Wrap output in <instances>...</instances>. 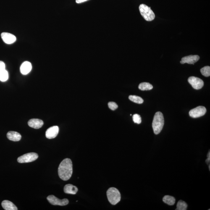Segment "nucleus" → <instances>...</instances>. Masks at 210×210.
Wrapping results in <instances>:
<instances>
[{"mask_svg":"<svg viewBox=\"0 0 210 210\" xmlns=\"http://www.w3.org/2000/svg\"><path fill=\"white\" fill-rule=\"evenodd\" d=\"M73 169L72 161L69 158H66L61 162L58 168V174L61 179L67 181L71 177Z\"/></svg>","mask_w":210,"mask_h":210,"instance_id":"f257e3e1","label":"nucleus"},{"mask_svg":"<svg viewBox=\"0 0 210 210\" xmlns=\"http://www.w3.org/2000/svg\"><path fill=\"white\" fill-rule=\"evenodd\" d=\"M164 125V115L160 112H156L153 118L152 127L155 134L160 133Z\"/></svg>","mask_w":210,"mask_h":210,"instance_id":"f03ea898","label":"nucleus"},{"mask_svg":"<svg viewBox=\"0 0 210 210\" xmlns=\"http://www.w3.org/2000/svg\"><path fill=\"white\" fill-rule=\"evenodd\" d=\"M107 195L108 200L111 204L115 205L120 201V192L115 188L112 187L108 189L107 192Z\"/></svg>","mask_w":210,"mask_h":210,"instance_id":"7ed1b4c3","label":"nucleus"},{"mask_svg":"<svg viewBox=\"0 0 210 210\" xmlns=\"http://www.w3.org/2000/svg\"><path fill=\"white\" fill-rule=\"evenodd\" d=\"M140 12L144 18L147 21H151L154 20L155 17V14L151 10V7L144 4H140L139 7Z\"/></svg>","mask_w":210,"mask_h":210,"instance_id":"20e7f679","label":"nucleus"},{"mask_svg":"<svg viewBox=\"0 0 210 210\" xmlns=\"http://www.w3.org/2000/svg\"><path fill=\"white\" fill-rule=\"evenodd\" d=\"M38 158V155L35 153H29L20 156L17 159L19 163H25L34 161Z\"/></svg>","mask_w":210,"mask_h":210,"instance_id":"39448f33","label":"nucleus"},{"mask_svg":"<svg viewBox=\"0 0 210 210\" xmlns=\"http://www.w3.org/2000/svg\"><path fill=\"white\" fill-rule=\"evenodd\" d=\"M206 111V109L205 107L199 106L191 110L189 112V115L192 118H199L204 115Z\"/></svg>","mask_w":210,"mask_h":210,"instance_id":"423d86ee","label":"nucleus"},{"mask_svg":"<svg viewBox=\"0 0 210 210\" xmlns=\"http://www.w3.org/2000/svg\"><path fill=\"white\" fill-rule=\"evenodd\" d=\"M47 199L51 204L55 206L56 205L60 206H66L68 204L69 202L68 200L66 198L62 200L60 199L53 195H49L47 197Z\"/></svg>","mask_w":210,"mask_h":210,"instance_id":"0eeeda50","label":"nucleus"},{"mask_svg":"<svg viewBox=\"0 0 210 210\" xmlns=\"http://www.w3.org/2000/svg\"><path fill=\"white\" fill-rule=\"evenodd\" d=\"M188 81L192 85L194 89L196 90H199L201 89L204 85L203 80L201 79L194 76L189 77Z\"/></svg>","mask_w":210,"mask_h":210,"instance_id":"6e6552de","label":"nucleus"},{"mask_svg":"<svg viewBox=\"0 0 210 210\" xmlns=\"http://www.w3.org/2000/svg\"><path fill=\"white\" fill-rule=\"evenodd\" d=\"M1 37L3 41L7 44H12L17 40L15 35L8 32H3L1 34Z\"/></svg>","mask_w":210,"mask_h":210,"instance_id":"1a4fd4ad","label":"nucleus"},{"mask_svg":"<svg viewBox=\"0 0 210 210\" xmlns=\"http://www.w3.org/2000/svg\"><path fill=\"white\" fill-rule=\"evenodd\" d=\"M200 59V56L197 55H190L185 56L182 58L181 60L180 61V63L181 64H184L185 63L190 64H194V63L197 62Z\"/></svg>","mask_w":210,"mask_h":210,"instance_id":"9d476101","label":"nucleus"},{"mask_svg":"<svg viewBox=\"0 0 210 210\" xmlns=\"http://www.w3.org/2000/svg\"><path fill=\"white\" fill-rule=\"evenodd\" d=\"M59 132V128L57 126H53L47 129L46 132V136L48 139L55 138Z\"/></svg>","mask_w":210,"mask_h":210,"instance_id":"9b49d317","label":"nucleus"},{"mask_svg":"<svg viewBox=\"0 0 210 210\" xmlns=\"http://www.w3.org/2000/svg\"><path fill=\"white\" fill-rule=\"evenodd\" d=\"M28 124L30 127L35 129H39L43 126L44 122L40 119H32L29 121Z\"/></svg>","mask_w":210,"mask_h":210,"instance_id":"f8f14e48","label":"nucleus"},{"mask_svg":"<svg viewBox=\"0 0 210 210\" xmlns=\"http://www.w3.org/2000/svg\"><path fill=\"white\" fill-rule=\"evenodd\" d=\"M32 66L31 63L28 61H25L21 65L20 68L21 73L24 75H26L31 71Z\"/></svg>","mask_w":210,"mask_h":210,"instance_id":"ddd939ff","label":"nucleus"},{"mask_svg":"<svg viewBox=\"0 0 210 210\" xmlns=\"http://www.w3.org/2000/svg\"><path fill=\"white\" fill-rule=\"evenodd\" d=\"M7 137L9 140L13 141H18L22 138L20 134L14 131H9L8 132Z\"/></svg>","mask_w":210,"mask_h":210,"instance_id":"4468645a","label":"nucleus"},{"mask_svg":"<svg viewBox=\"0 0 210 210\" xmlns=\"http://www.w3.org/2000/svg\"><path fill=\"white\" fill-rule=\"evenodd\" d=\"M3 209L5 210H18V208L12 202L5 200L1 203Z\"/></svg>","mask_w":210,"mask_h":210,"instance_id":"2eb2a0df","label":"nucleus"},{"mask_svg":"<svg viewBox=\"0 0 210 210\" xmlns=\"http://www.w3.org/2000/svg\"><path fill=\"white\" fill-rule=\"evenodd\" d=\"M78 191V189L76 187L71 184H68L64 186L65 193L75 195Z\"/></svg>","mask_w":210,"mask_h":210,"instance_id":"dca6fc26","label":"nucleus"},{"mask_svg":"<svg viewBox=\"0 0 210 210\" xmlns=\"http://www.w3.org/2000/svg\"><path fill=\"white\" fill-rule=\"evenodd\" d=\"M163 201L165 203L169 206H173L175 203V198L172 196L169 195H166L163 198Z\"/></svg>","mask_w":210,"mask_h":210,"instance_id":"f3484780","label":"nucleus"},{"mask_svg":"<svg viewBox=\"0 0 210 210\" xmlns=\"http://www.w3.org/2000/svg\"><path fill=\"white\" fill-rule=\"evenodd\" d=\"M139 88L142 91L150 90L153 88V85L151 84L146 82H143L140 84L139 86Z\"/></svg>","mask_w":210,"mask_h":210,"instance_id":"a211bd4d","label":"nucleus"},{"mask_svg":"<svg viewBox=\"0 0 210 210\" xmlns=\"http://www.w3.org/2000/svg\"><path fill=\"white\" fill-rule=\"evenodd\" d=\"M129 98L131 101L137 103V104H141L144 102L143 98L140 97L136 96V95H130Z\"/></svg>","mask_w":210,"mask_h":210,"instance_id":"6ab92c4d","label":"nucleus"},{"mask_svg":"<svg viewBox=\"0 0 210 210\" xmlns=\"http://www.w3.org/2000/svg\"><path fill=\"white\" fill-rule=\"evenodd\" d=\"M9 78V74L6 69L0 71V81L2 82L6 81Z\"/></svg>","mask_w":210,"mask_h":210,"instance_id":"aec40b11","label":"nucleus"},{"mask_svg":"<svg viewBox=\"0 0 210 210\" xmlns=\"http://www.w3.org/2000/svg\"><path fill=\"white\" fill-rule=\"evenodd\" d=\"M187 203L185 202L182 201V200H179L177 203V208L176 210H186L187 209Z\"/></svg>","mask_w":210,"mask_h":210,"instance_id":"412c9836","label":"nucleus"},{"mask_svg":"<svg viewBox=\"0 0 210 210\" xmlns=\"http://www.w3.org/2000/svg\"><path fill=\"white\" fill-rule=\"evenodd\" d=\"M200 72L205 77H209L210 76V67L209 66H205L200 69Z\"/></svg>","mask_w":210,"mask_h":210,"instance_id":"4be33fe9","label":"nucleus"},{"mask_svg":"<svg viewBox=\"0 0 210 210\" xmlns=\"http://www.w3.org/2000/svg\"><path fill=\"white\" fill-rule=\"evenodd\" d=\"M133 119L134 122L137 124H140L141 123V118L138 114H135L133 116Z\"/></svg>","mask_w":210,"mask_h":210,"instance_id":"5701e85b","label":"nucleus"},{"mask_svg":"<svg viewBox=\"0 0 210 210\" xmlns=\"http://www.w3.org/2000/svg\"><path fill=\"white\" fill-rule=\"evenodd\" d=\"M108 105L110 109L113 111L115 110L118 108V105L115 102H110L108 103Z\"/></svg>","mask_w":210,"mask_h":210,"instance_id":"b1692460","label":"nucleus"},{"mask_svg":"<svg viewBox=\"0 0 210 210\" xmlns=\"http://www.w3.org/2000/svg\"><path fill=\"white\" fill-rule=\"evenodd\" d=\"M5 69V64L3 61H0V71Z\"/></svg>","mask_w":210,"mask_h":210,"instance_id":"393cba45","label":"nucleus"},{"mask_svg":"<svg viewBox=\"0 0 210 210\" xmlns=\"http://www.w3.org/2000/svg\"><path fill=\"white\" fill-rule=\"evenodd\" d=\"M89 1V0H76V3L77 4H80V3L85 2L86 1Z\"/></svg>","mask_w":210,"mask_h":210,"instance_id":"a878e982","label":"nucleus"},{"mask_svg":"<svg viewBox=\"0 0 210 210\" xmlns=\"http://www.w3.org/2000/svg\"><path fill=\"white\" fill-rule=\"evenodd\" d=\"M210 158H207V159L206 160V162L207 163V164H209V163H210Z\"/></svg>","mask_w":210,"mask_h":210,"instance_id":"bb28decb","label":"nucleus"}]
</instances>
